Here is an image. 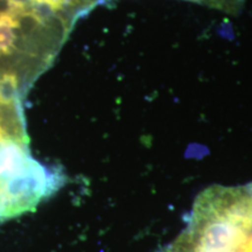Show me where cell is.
<instances>
[{"instance_id":"2","label":"cell","mask_w":252,"mask_h":252,"mask_svg":"<svg viewBox=\"0 0 252 252\" xmlns=\"http://www.w3.org/2000/svg\"><path fill=\"white\" fill-rule=\"evenodd\" d=\"M93 1V4L94 6L102 4V2H105V1H109V0H91ZM187 1H193V2H196V4H200L201 5V0H187Z\"/></svg>"},{"instance_id":"1","label":"cell","mask_w":252,"mask_h":252,"mask_svg":"<svg viewBox=\"0 0 252 252\" xmlns=\"http://www.w3.org/2000/svg\"><path fill=\"white\" fill-rule=\"evenodd\" d=\"M159 252H252V182L204 189L185 229Z\"/></svg>"}]
</instances>
